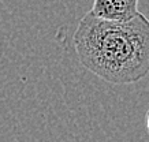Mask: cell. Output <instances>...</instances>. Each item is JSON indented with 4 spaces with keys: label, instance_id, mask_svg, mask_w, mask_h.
Instances as JSON below:
<instances>
[{
    "label": "cell",
    "instance_id": "1",
    "mask_svg": "<svg viewBox=\"0 0 149 142\" xmlns=\"http://www.w3.org/2000/svg\"><path fill=\"white\" fill-rule=\"evenodd\" d=\"M74 45L86 70L112 85L134 83L149 73V19H100L91 12L78 23Z\"/></svg>",
    "mask_w": 149,
    "mask_h": 142
},
{
    "label": "cell",
    "instance_id": "2",
    "mask_svg": "<svg viewBox=\"0 0 149 142\" xmlns=\"http://www.w3.org/2000/svg\"><path fill=\"white\" fill-rule=\"evenodd\" d=\"M89 12L105 21L127 22L140 12L138 0H93Z\"/></svg>",
    "mask_w": 149,
    "mask_h": 142
},
{
    "label": "cell",
    "instance_id": "3",
    "mask_svg": "<svg viewBox=\"0 0 149 142\" xmlns=\"http://www.w3.org/2000/svg\"><path fill=\"white\" fill-rule=\"evenodd\" d=\"M146 126H148V130H149V114H148V116H146Z\"/></svg>",
    "mask_w": 149,
    "mask_h": 142
}]
</instances>
